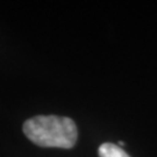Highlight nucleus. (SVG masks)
<instances>
[{"label":"nucleus","instance_id":"obj_2","mask_svg":"<svg viewBox=\"0 0 157 157\" xmlns=\"http://www.w3.org/2000/svg\"><path fill=\"white\" fill-rule=\"evenodd\" d=\"M99 157H129L119 146L114 143H102L98 149Z\"/></svg>","mask_w":157,"mask_h":157},{"label":"nucleus","instance_id":"obj_1","mask_svg":"<svg viewBox=\"0 0 157 157\" xmlns=\"http://www.w3.org/2000/svg\"><path fill=\"white\" fill-rule=\"evenodd\" d=\"M23 133L40 147L72 148L78 137L77 126L70 118L37 115L23 124Z\"/></svg>","mask_w":157,"mask_h":157}]
</instances>
